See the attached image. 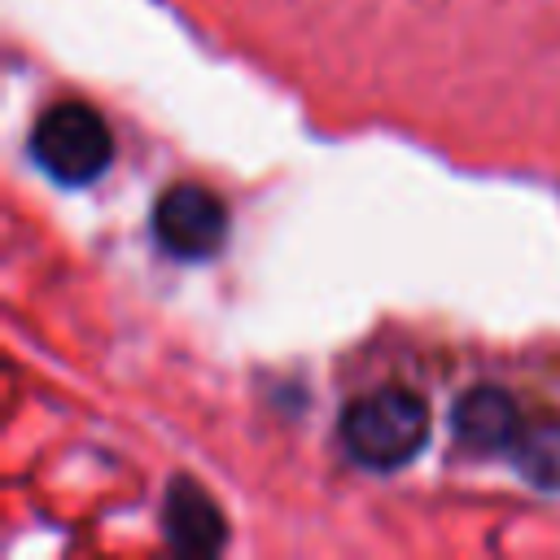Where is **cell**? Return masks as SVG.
Here are the masks:
<instances>
[{
  "mask_svg": "<svg viewBox=\"0 0 560 560\" xmlns=\"http://www.w3.org/2000/svg\"><path fill=\"white\" fill-rule=\"evenodd\" d=\"M429 438V407L411 389H376L346 407L341 442L359 468L394 472L420 455Z\"/></svg>",
  "mask_w": 560,
  "mask_h": 560,
  "instance_id": "cell-1",
  "label": "cell"
},
{
  "mask_svg": "<svg viewBox=\"0 0 560 560\" xmlns=\"http://www.w3.org/2000/svg\"><path fill=\"white\" fill-rule=\"evenodd\" d=\"M31 158L48 179L79 188L105 175V166L114 162V140H109L105 118L92 105L66 101L39 114L31 131Z\"/></svg>",
  "mask_w": 560,
  "mask_h": 560,
  "instance_id": "cell-2",
  "label": "cell"
},
{
  "mask_svg": "<svg viewBox=\"0 0 560 560\" xmlns=\"http://www.w3.org/2000/svg\"><path fill=\"white\" fill-rule=\"evenodd\" d=\"M153 236L171 258H214L228 241V206L201 184H175L153 206Z\"/></svg>",
  "mask_w": 560,
  "mask_h": 560,
  "instance_id": "cell-3",
  "label": "cell"
},
{
  "mask_svg": "<svg viewBox=\"0 0 560 560\" xmlns=\"http://www.w3.org/2000/svg\"><path fill=\"white\" fill-rule=\"evenodd\" d=\"M451 429L459 438L464 451H512L516 438H521V411H516V398L499 385H477L468 389L455 411H451Z\"/></svg>",
  "mask_w": 560,
  "mask_h": 560,
  "instance_id": "cell-4",
  "label": "cell"
},
{
  "mask_svg": "<svg viewBox=\"0 0 560 560\" xmlns=\"http://www.w3.org/2000/svg\"><path fill=\"white\" fill-rule=\"evenodd\" d=\"M162 525H166V538L188 556H210L228 542L223 512L197 481H175L171 486L166 508H162Z\"/></svg>",
  "mask_w": 560,
  "mask_h": 560,
  "instance_id": "cell-5",
  "label": "cell"
},
{
  "mask_svg": "<svg viewBox=\"0 0 560 560\" xmlns=\"http://www.w3.org/2000/svg\"><path fill=\"white\" fill-rule=\"evenodd\" d=\"M516 468L529 486L538 490H560V420H534L521 429L516 446Z\"/></svg>",
  "mask_w": 560,
  "mask_h": 560,
  "instance_id": "cell-6",
  "label": "cell"
}]
</instances>
